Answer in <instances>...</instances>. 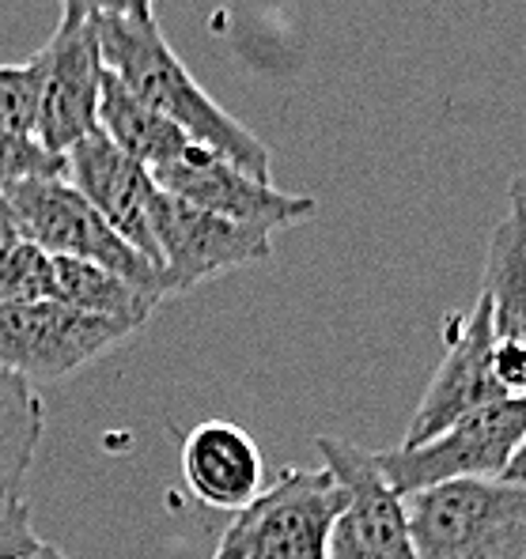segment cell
Listing matches in <instances>:
<instances>
[{"mask_svg":"<svg viewBox=\"0 0 526 559\" xmlns=\"http://www.w3.org/2000/svg\"><path fill=\"white\" fill-rule=\"evenodd\" d=\"M413 559H526V484L443 480L406 496Z\"/></svg>","mask_w":526,"mask_h":559,"instance_id":"obj_2","label":"cell"},{"mask_svg":"<svg viewBox=\"0 0 526 559\" xmlns=\"http://www.w3.org/2000/svg\"><path fill=\"white\" fill-rule=\"evenodd\" d=\"M43 401L20 374L0 371V507L20 503L23 480L43 442Z\"/></svg>","mask_w":526,"mask_h":559,"instance_id":"obj_17","label":"cell"},{"mask_svg":"<svg viewBox=\"0 0 526 559\" xmlns=\"http://www.w3.org/2000/svg\"><path fill=\"white\" fill-rule=\"evenodd\" d=\"M61 20H106V15H129L133 0H57Z\"/></svg>","mask_w":526,"mask_h":559,"instance_id":"obj_23","label":"cell"},{"mask_svg":"<svg viewBox=\"0 0 526 559\" xmlns=\"http://www.w3.org/2000/svg\"><path fill=\"white\" fill-rule=\"evenodd\" d=\"M38 95H43V57L0 64V133L35 136Z\"/></svg>","mask_w":526,"mask_h":559,"instance_id":"obj_18","label":"cell"},{"mask_svg":"<svg viewBox=\"0 0 526 559\" xmlns=\"http://www.w3.org/2000/svg\"><path fill=\"white\" fill-rule=\"evenodd\" d=\"M43 57V95H38L35 140L49 155L77 147L98 133V87H103V53H98L95 20H61Z\"/></svg>","mask_w":526,"mask_h":559,"instance_id":"obj_10","label":"cell"},{"mask_svg":"<svg viewBox=\"0 0 526 559\" xmlns=\"http://www.w3.org/2000/svg\"><path fill=\"white\" fill-rule=\"evenodd\" d=\"M49 253L20 238L0 253V299H46Z\"/></svg>","mask_w":526,"mask_h":559,"instance_id":"obj_19","label":"cell"},{"mask_svg":"<svg viewBox=\"0 0 526 559\" xmlns=\"http://www.w3.org/2000/svg\"><path fill=\"white\" fill-rule=\"evenodd\" d=\"M98 27V53L103 64L129 87L144 106L183 129L194 144L224 155L243 175L269 182V147L261 144L243 121H235L209 92L197 87L175 49L155 27V20H137V15H106L95 20Z\"/></svg>","mask_w":526,"mask_h":559,"instance_id":"obj_1","label":"cell"},{"mask_svg":"<svg viewBox=\"0 0 526 559\" xmlns=\"http://www.w3.org/2000/svg\"><path fill=\"white\" fill-rule=\"evenodd\" d=\"M183 480L197 503L243 511L266 484V462L250 431L232 419H204L183 442Z\"/></svg>","mask_w":526,"mask_h":559,"instance_id":"obj_13","label":"cell"},{"mask_svg":"<svg viewBox=\"0 0 526 559\" xmlns=\"http://www.w3.org/2000/svg\"><path fill=\"white\" fill-rule=\"evenodd\" d=\"M492 382L504 397H526V344H492Z\"/></svg>","mask_w":526,"mask_h":559,"instance_id":"obj_22","label":"cell"},{"mask_svg":"<svg viewBox=\"0 0 526 559\" xmlns=\"http://www.w3.org/2000/svg\"><path fill=\"white\" fill-rule=\"evenodd\" d=\"M65 182L77 189L141 258L160 269L152 238V201L160 186L152 182V175L141 163L118 152L98 129V133L84 136L77 147L65 152Z\"/></svg>","mask_w":526,"mask_h":559,"instance_id":"obj_12","label":"cell"},{"mask_svg":"<svg viewBox=\"0 0 526 559\" xmlns=\"http://www.w3.org/2000/svg\"><path fill=\"white\" fill-rule=\"evenodd\" d=\"M43 545V537L31 525V507L23 503H4L0 507V559H20Z\"/></svg>","mask_w":526,"mask_h":559,"instance_id":"obj_21","label":"cell"},{"mask_svg":"<svg viewBox=\"0 0 526 559\" xmlns=\"http://www.w3.org/2000/svg\"><path fill=\"white\" fill-rule=\"evenodd\" d=\"M152 182L163 193L194 204V209L266 235L303 224V219H311L318 212L315 197L281 193V189H273V182L243 175L224 155L209 152V147L194 144V140L171 163L152 170Z\"/></svg>","mask_w":526,"mask_h":559,"instance_id":"obj_7","label":"cell"},{"mask_svg":"<svg viewBox=\"0 0 526 559\" xmlns=\"http://www.w3.org/2000/svg\"><path fill=\"white\" fill-rule=\"evenodd\" d=\"M344 488L330 468L288 465L220 533L224 559H326Z\"/></svg>","mask_w":526,"mask_h":559,"instance_id":"obj_3","label":"cell"},{"mask_svg":"<svg viewBox=\"0 0 526 559\" xmlns=\"http://www.w3.org/2000/svg\"><path fill=\"white\" fill-rule=\"evenodd\" d=\"M526 439V397L489 401L421 447H394L375 465L401 499L443 480H496Z\"/></svg>","mask_w":526,"mask_h":559,"instance_id":"obj_5","label":"cell"},{"mask_svg":"<svg viewBox=\"0 0 526 559\" xmlns=\"http://www.w3.org/2000/svg\"><path fill=\"white\" fill-rule=\"evenodd\" d=\"M20 559H65V556L57 552L54 545H46V540H43V545H38L35 552H27V556H20Z\"/></svg>","mask_w":526,"mask_h":559,"instance_id":"obj_27","label":"cell"},{"mask_svg":"<svg viewBox=\"0 0 526 559\" xmlns=\"http://www.w3.org/2000/svg\"><path fill=\"white\" fill-rule=\"evenodd\" d=\"M98 129L118 152L141 163L148 175L155 167H163V163H171L190 144V136L183 129H175L163 114L144 106L110 69L103 72V87H98Z\"/></svg>","mask_w":526,"mask_h":559,"instance_id":"obj_15","label":"cell"},{"mask_svg":"<svg viewBox=\"0 0 526 559\" xmlns=\"http://www.w3.org/2000/svg\"><path fill=\"white\" fill-rule=\"evenodd\" d=\"M481 299L489 302V322L496 341L526 344V219L507 212L484 250Z\"/></svg>","mask_w":526,"mask_h":559,"instance_id":"obj_16","label":"cell"},{"mask_svg":"<svg viewBox=\"0 0 526 559\" xmlns=\"http://www.w3.org/2000/svg\"><path fill=\"white\" fill-rule=\"evenodd\" d=\"M129 15H137V20H152V0H133Z\"/></svg>","mask_w":526,"mask_h":559,"instance_id":"obj_28","label":"cell"},{"mask_svg":"<svg viewBox=\"0 0 526 559\" xmlns=\"http://www.w3.org/2000/svg\"><path fill=\"white\" fill-rule=\"evenodd\" d=\"M0 193L12 204L20 238H27L31 246L54 253V258L92 261L106 273L121 276L126 284L167 299L160 269L141 258L65 178H23V182L4 186Z\"/></svg>","mask_w":526,"mask_h":559,"instance_id":"obj_4","label":"cell"},{"mask_svg":"<svg viewBox=\"0 0 526 559\" xmlns=\"http://www.w3.org/2000/svg\"><path fill=\"white\" fill-rule=\"evenodd\" d=\"M137 333L126 322L92 318L54 299H0V371L35 378H65Z\"/></svg>","mask_w":526,"mask_h":559,"instance_id":"obj_6","label":"cell"},{"mask_svg":"<svg viewBox=\"0 0 526 559\" xmlns=\"http://www.w3.org/2000/svg\"><path fill=\"white\" fill-rule=\"evenodd\" d=\"M507 201H512V209L526 219V175H519L512 186H507Z\"/></svg>","mask_w":526,"mask_h":559,"instance_id":"obj_26","label":"cell"},{"mask_svg":"<svg viewBox=\"0 0 526 559\" xmlns=\"http://www.w3.org/2000/svg\"><path fill=\"white\" fill-rule=\"evenodd\" d=\"M315 450L344 488L326 559H413L406 499L386 484L375 454L330 435H318Z\"/></svg>","mask_w":526,"mask_h":559,"instance_id":"obj_8","label":"cell"},{"mask_svg":"<svg viewBox=\"0 0 526 559\" xmlns=\"http://www.w3.org/2000/svg\"><path fill=\"white\" fill-rule=\"evenodd\" d=\"M20 242V227H15V216H12V204L4 201V193H0V253L8 250V246Z\"/></svg>","mask_w":526,"mask_h":559,"instance_id":"obj_24","label":"cell"},{"mask_svg":"<svg viewBox=\"0 0 526 559\" xmlns=\"http://www.w3.org/2000/svg\"><path fill=\"white\" fill-rule=\"evenodd\" d=\"M46 299L61 302L69 310L92 318H110V322H126L141 329L152 310L160 307V295H148L141 287L126 284L121 276L106 273L92 261L77 258H54L49 253V280H46Z\"/></svg>","mask_w":526,"mask_h":559,"instance_id":"obj_14","label":"cell"},{"mask_svg":"<svg viewBox=\"0 0 526 559\" xmlns=\"http://www.w3.org/2000/svg\"><path fill=\"white\" fill-rule=\"evenodd\" d=\"M23 178H65V159L49 155L35 136L0 133V189Z\"/></svg>","mask_w":526,"mask_h":559,"instance_id":"obj_20","label":"cell"},{"mask_svg":"<svg viewBox=\"0 0 526 559\" xmlns=\"http://www.w3.org/2000/svg\"><path fill=\"white\" fill-rule=\"evenodd\" d=\"M500 480H507V484H526V439H523V447L515 450V457L507 462L504 468V476Z\"/></svg>","mask_w":526,"mask_h":559,"instance_id":"obj_25","label":"cell"},{"mask_svg":"<svg viewBox=\"0 0 526 559\" xmlns=\"http://www.w3.org/2000/svg\"><path fill=\"white\" fill-rule=\"evenodd\" d=\"M152 238L167 295L190 292L204 280L254 265V261H269L273 253V238L266 231L201 212L163 189L152 201Z\"/></svg>","mask_w":526,"mask_h":559,"instance_id":"obj_9","label":"cell"},{"mask_svg":"<svg viewBox=\"0 0 526 559\" xmlns=\"http://www.w3.org/2000/svg\"><path fill=\"white\" fill-rule=\"evenodd\" d=\"M212 559H224V556H212Z\"/></svg>","mask_w":526,"mask_h":559,"instance_id":"obj_29","label":"cell"},{"mask_svg":"<svg viewBox=\"0 0 526 559\" xmlns=\"http://www.w3.org/2000/svg\"><path fill=\"white\" fill-rule=\"evenodd\" d=\"M492 344L496 336L489 322V302L481 295L474 310L443 318V359L432 382L424 385L401 447H421L489 401H504V393L492 382Z\"/></svg>","mask_w":526,"mask_h":559,"instance_id":"obj_11","label":"cell"}]
</instances>
